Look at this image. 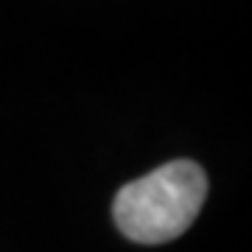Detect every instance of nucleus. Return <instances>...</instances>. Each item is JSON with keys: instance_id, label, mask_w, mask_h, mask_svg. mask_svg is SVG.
I'll use <instances>...</instances> for the list:
<instances>
[{"instance_id": "obj_1", "label": "nucleus", "mask_w": 252, "mask_h": 252, "mask_svg": "<svg viewBox=\"0 0 252 252\" xmlns=\"http://www.w3.org/2000/svg\"><path fill=\"white\" fill-rule=\"evenodd\" d=\"M207 196V174L190 160H171L118 190L112 216L135 244H165L180 238Z\"/></svg>"}]
</instances>
